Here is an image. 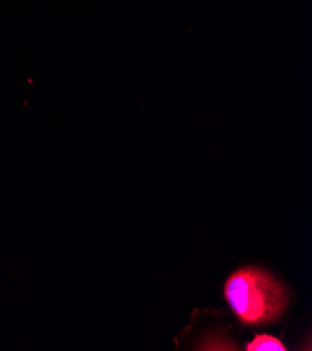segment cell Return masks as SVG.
I'll return each instance as SVG.
<instances>
[{
	"instance_id": "cell-1",
	"label": "cell",
	"mask_w": 312,
	"mask_h": 351,
	"mask_svg": "<svg viewBox=\"0 0 312 351\" xmlns=\"http://www.w3.org/2000/svg\"><path fill=\"white\" fill-rule=\"evenodd\" d=\"M224 298L242 325L258 326L279 319L287 306L285 287L266 270L245 267L224 286Z\"/></svg>"
},
{
	"instance_id": "cell-2",
	"label": "cell",
	"mask_w": 312,
	"mask_h": 351,
	"mask_svg": "<svg viewBox=\"0 0 312 351\" xmlns=\"http://www.w3.org/2000/svg\"><path fill=\"white\" fill-rule=\"evenodd\" d=\"M248 351H285L287 350L285 344L273 336L269 335H261L256 336V339L247 344Z\"/></svg>"
}]
</instances>
